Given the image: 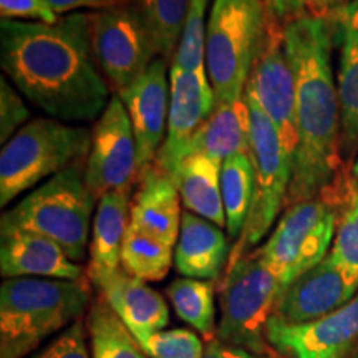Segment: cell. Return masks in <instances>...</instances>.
I'll return each instance as SVG.
<instances>
[{"label": "cell", "instance_id": "6da1fadb", "mask_svg": "<svg viewBox=\"0 0 358 358\" xmlns=\"http://www.w3.org/2000/svg\"><path fill=\"white\" fill-rule=\"evenodd\" d=\"M0 65L27 100L60 122H93L110 101L93 55L92 13L53 24L2 20Z\"/></svg>", "mask_w": 358, "mask_h": 358}, {"label": "cell", "instance_id": "7a4b0ae2", "mask_svg": "<svg viewBox=\"0 0 358 358\" xmlns=\"http://www.w3.org/2000/svg\"><path fill=\"white\" fill-rule=\"evenodd\" d=\"M334 40L335 27L329 17H306L284 27V47L295 82L299 138L285 208L320 198L342 174Z\"/></svg>", "mask_w": 358, "mask_h": 358}, {"label": "cell", "instance_id": "3957f363", "mask_svg": "<svg viewBox=\"0 0 358 358\" xmlns=\"http://www.w3.org/2000/svg\"><path fill=\"white\" fill-rule=\"evenodd\" d=\"M88 302L85 279H6L0 287V358H27L75 324Z\"/></svg>", "mask_w": 358, "mask_h": 358}, {"label": "cell", "instance_id": "277c9868", "mask_svg": "<svg viewBox=\"0 0 358 358\" xmlns=\"http://www.w3.org/2000/svg\"><path fill=\"white\" fill-rule=\"evenodd\" d=\"M92 131L55 118H34L8 140L0 153V206L19 198L64 169L87 159Z\"/></svg>", "mask_w": 358, "mask_h": 358}, {"label": "cell", "instance_id": "5b68a950", "mask_svg": "<svg viewBox=\"0 0 358 358\" xmlns=\"http://www.w3.org/2000/svg\"><path fill=\"white\" fill-rule=\"evenodd\" d=\"M95 201L85 181V169L77 163L22 198L2 214V222L48 237L78 264L90 248Z\"/></svg>", "mask_w": 358, "mask_h": 358}, {"label": "cell", "instance_id": "8992f818", "mask_svg": "<svg viewBox=\"0 0 358 358\" xmlns=\"http://www.w3.org/2000/svg\"><path fill=\"white\" fill-rule=\"evenodd\" d=\"M266 25L264 0H214L206 27V70L216 103L244 98Z\"/></svg>", "mask_w": 358, "mask_h": 358}, {"label": "cell", "instance_id": "52a82bcc", "mask_svg": "<svg viewBox=\"0 0 358 358\" xmlns=\"http://www.w3.org/2000/svg\"><path fill=\"white\" fill-rule=\"evenodd\" d=\"M284 290L285 285L256 249L226 267L216 338L268 358L272 352L267 342V324Z\"/></svg>", "mask_w": 358, "mask_h": 358}, {"label": "cell", "instance_id": "ba28073f", "mask_svg": "<svg viewBox=\"0 0 358 358\" xmlns=\"http://www.w3.org/2000/svg\"><path fill=\"white\" fill-rule=\"evenodd\" d=\"M245 100L250 111V148L256 169V191L243 232L232 245L226 267L252 252L272 229L287 201L294 171V161L282 145L274 124L249 92H245Z\"/></svg>", "mask_w": 358, "mask_h": 358}, {"label": "cell", "instance_id": "9c48e42d", "mask_svg": "<svg viewBox=\"0 0 358 358\" xmlns=\"http://www.w3.org/2000/svg\"><path fill=\"white\" fill-rule=\"evenodd\" d=\"M337 222L338 208L324 196L290 204L256 250L287 289L329 256Z\"/></svg>", "mask_w": 358, "mask_h": 358}, {"label": "cell", "instance_id": "30bf717a", "mask_svg": "<svg viewBox=\"0 0 358 358\" xmlns=\"http://www.w3.org/2000/svg\"><path fill=\"white\" fill-rule=\"evenodd\" d=\"M92 48L116 93L136 82L158 57L131 3L92 13Z\"/></svg>", "mask_w": 358, "mask_h": 358}, {"label": "cell", "instance_id": "8fae6325", "mask_svg": "<svg viewBox=\"0 0 358 358\" xmlns=\"http://www.w3.org/2000/svg\"><path fill=\"white\" fill-rule=\"evenodd\" d=\"M284 27L267 13L266 34L250 70L245 92L254 96L274 124L282 145L294 161L299 141L295 123V82L284 47Z\"/></svg>", "mask_w": 358, "mask_h": 358}, {"label": "cell", "instance_id": "7c38bea8", "mask_svg": "<svg viewBox=\"0 0 358 358\" xmlns=\"http://www.w3.org/2000/svg\"><path fill=\"white\" fill-rule=\"evenodd\" d=\"M138 174V146L131 122L123 101L113 95L92 131L85 181L95 199H100L108 192L129 191Z\"/></svg>", "mask_w": 358, "mask_h": 358}, {"label": "cell", "instance_id": "4fadbf2b", "mask_svg": "<svg viewBox=\"0 0 358 358\" xmlns=\"http://www.w3.org/2000/svg\"><path fill=\"white\" fill-rule=\"evenodd\" d=\"M267 342L289 358H347L358 348V294L319 320L287 324L271 317Z\"/></svg>", "mask_w": 358, "mask_h": 358}, {"label": "cell", "instance_id": "5bb4252c", "mask_svg": "<svg viewBox=\"0 0 358 358\" xmlns=\"http://www.w3.org/2000/svg\"><path fill=\"white\" fill-rule=\"evenodd\" d=\"M357 294L358 274L327 256L284 290L272 317L287 324L319 320L342 308Z\"/></svg>", "mask_w": 358, "mask_h": 358}, {"label": "cell", "instance_id": "9a60e30c", "mask_svg": "<svg viewBox=\"0 0 358 358\" xmlns=\"http://www.w3.org/2000/svg\"><path fill=\"white\" fill-rule=\"evenodd\" d=\"M166 64L164 58L156 57L136 82L116 93L128 111L136 138L140 171L153 163L168 129L171 85Z\"/></svg>", "mask_w": 358, "mask_h": 358}, {"label": "cell", "instance_id": "2e32d148", "mask_svg": "<svg viewBox=\"0 0 358 358\" xmlns=\"http://www.w3.org/2000/svg\"><path fill=\"white\" fill-rule=\"evenodd\" d=\"M169 98L168 129L163 146L153 163L169 176L185 158L191 138L203 127L216 105L213 87L203 83L194 73L182 70L176 64L169 69Z\"/></svg>", "mask_w": 358, "mask_h": 358}, {"label": "cell", "instance_id": "e0dca14e", "mask_svg": "<svg viewBox=\"0 0 358 358\" xmlns=\"http://www.w3.org/2000/svg\"><path fill=\"white\" fill-rule=\"evenodd\" d=\"M0 272L6 279H83V267L66 256L52 239L0 222Z\"/></svg>", "mask_w": 358, "mask_h": 358}, {"label": "cell", "instance_id": "ac0fdd59", "mask_svg": "<svg viewBox=\"0 0 358 358\" xmlns=\"http://www.w3.org/2000/svg\"><path fill=\"white\" fill-rule=\"evenodd\" d=\"M179 191L174 179L161 171L155 163L138 174V189L131 201L129 226L158 237L169 245H176L181 229Z\"/></svg>", "mask_w": 358, "mask_h": 358}, {"label": "cell", "instance_id": "d6986e66", "mask_svg": "<svg viewBox=\"0 0 358 358\" xmlns=\"http://www.w3.org/2000/svg\"><path fill=\"white\" fill-rule=\"evenodd\" d=\"M129 191H113L98 199L88 248L87 277L100 290L122 268V249L129 227Z\"/></svg>", "mask_w": 358, "mask_h": 358}, {"label": "cell", "instance_id": "ffe728a7", "mask_svg": "<svg viewBox=\"0 0 358 358\" xmlns=\"http://www.w3.org/2000/svg\"><path fill=\"white\" fill-rule=\"evenodd\" d=\"M100 292L140 343L169 324V308L163 295L123 268L101 285Z\"/></svg>", "mask_w": 358, "mask_h": 358}, {"label": "cell", "instance_id": "44dd1931", "mask_svg": "<svg viewBox=\"0 0 358 358\" xmlns=\"http://www.w3.org/2000/svg\"><path fill=\"white\" fill-rule=\"evenodd\" d=\"M229 254V241L222 227L198 214L182 213L174 245V267L179 274L191 279L217 280Z\"/></svg>", "mask_w": 358, "mask_h": 358}, {"label": "cell", "instance_id": "7402d4cb", "mask_svg": "<svg viewBox=\"0 0 358 358\" xmlns=\"http://www.w3.org/2000/svg\"><path fill=\"white\" fill-rule=\"evenodd\" d=\"M237 153L252 155L250 111L245 95L241 100L214 105L213 113L191 138L185 158L204 155L222 164L224 159Z\"/></svg>", "mask_w": 358, "mask_h": 358}, {"label": "cell", "instance_id": "603a6c76", "mask_svg": "<svg viewBox=\"0 0 358 358\" xmlns=\"http://www.w3.org/2000/svg\"><path fill=\"white\" fill-rule=\"evenodd\" d=\"M171 178L186 211L226 227L221 191V164L204 155H191L178 164Z\"/></svg>", "mask_w": 358, "mask_h": 358}, {"label": "cell", "instance_id": "cb8c5ba5", "mask_svg": "<svg viewBox=\"0 0 358 358\" xmlns=\"http://www.w3.org/2000/svg\"><path fill=\"white\" fill-rule=\"evenodd\" d=\"M221 191L226 229L231 239H239L248 219L256 191V169L252 155L237 153L224 159L221 164Z\"/></svg>", "mask_w": 358, "mask_h": 358}, {"label": "cell", "instance_id": "d4e9b609", "mask_svg": "<svg viewBox=\"0 0 358 358\" xmlns=\"http://www.w3.org/2000/svg\"><path fill=\"white\" fill-rule=\"evenodd\" d=\"M131 6L145 25L156 55L173 62L191 0H133Z\"/></svg>", "mask_w": 358, "mask_h": 358}, {"label": "cell", "instance_id": "484cf974", "mask_svg": "<svg viewBox=\"0 0 358 358\" xmlns=\"http://www.w3.org/2000/svg\"><path fill=\"white\" fill-rule=\"evenodd\" d=\"M87 332L92 358H150L103 297L90 307Z\"/></svg>", "mask_w": 358, "mask_h": 358}, {"label": "cell", "instance_id": "4316f807", "mask_svg": "<svg viewBox=\"0 0 358 358\" xmlns=\"http://www.w3.org/2000/svg\"><path fill=\"white\" fill-rule=\"evenodd\" d=\"M214 290V280L191 277H179L166 289V295L176 315L203 335L206 342L217 337Z\"/></svg>", "mask_w": 358, "mask_h": 358}, {"label": "cell", "instance_id": "83f0119b", "mask_svg": "<svg viewBox=\"0 0 358 358\" xmlns=\"http://www.w3.org/2000/svg\"><path fill=\"white\" fill-rule=\"evenodd\" d=\"M334 25V24H332ZM340 45L337 92L340 103L342 134L348 146L358 145V32L337 30Z\"/></svg>", "mask_w": 358, "mask_h": 358}, {"label": "cell", "instance_id": "f1b7e54d", "mask_svg": "<svg viewBox=\"0 0 358 358\" xmlns=\"http://www.w3.org/2000/svg\"><path fill=\"white\" fill-rule=\"evenodd\" d=\"M174 264V248L129 226L122 249V268L145 282H159Z\"/></svg>", "mask_w": 358, "mask_h": 358}, {"label": "cell", "instance_id": "f546056e", "mask_svg": "<svg viewBox=\"0 0 358 358\" xmlns=\"http://www.w3.org/2000/svg\"><path fill=\"white\" fill-rule=\"evenodd\" d=\"M209 0H191L189 13L182 29L176 55L171 64H176L182 70L194 73L203 83H209L206 70V10ZM211 85V83H209Z\"/></svg>", "mask_w": 358, "mask_h": 358}, {"label": "cell", "instance_id": "4dcf8cb0", "mask_svg": "<svg viewBox=\"0 0 358 358\" xmlns=\"http://www.w3.org/2000/svg\"><path fill=\"white\" fill-rule=\"evenodd\" d=\"M329 256L358 274V191L353 185L340 206L337 231Z\"/></svg>", "mask_w": 358, "mask_h": 358}, {"label": "cell", "instance_id": "1f68e13d", "mask_svg": "<svg viewBox=\"0 0 358 358\" xmlns=\"http://www.w3.org/2000/svg\"><path fill=\"white\" fill-rule=\"evenodd\" d=\"M150 358H203L204 343L186 329L161 330L140 343Z\"/></svg>", "mask_w": 358, "mask_h": 358}, {"label": "cell", "instance_id": "d6a6232c", "mask_svg": "<svg viewBox=\"0 0 358 358\" xmlns=\"http://www.w3.org/2000/svg\"><path fill=\"white\" fill-rule=\"evenodd\" d=\"M348 0H264L267 13L282 25L306 19V17H329Z\"/></svg>", "mask_w": 358, "mask_h": 358}, {"label": "cell", "instance_id": "836d02e7", "mask_svg": "<svg viewBox=\"0 0 358 358\" xmlns=\"http://www.w3.org/2000/svg\"><path fill=\"white\" fill-rule=\"evenodd\" d=\"M29 115L30 111L25 106L20 92L13 88L3 75L0 78V141L3 145L24 127Z\"/></svg>", "mask_w": 358, "mask_h": 358}, {"label": "cell", "instance_id": "e575fe53", "mask_svg": "<svg viewBox=\"0 0 358 358\" xmlns=\"http://www.w3.org/2000/svg\"><path fill=\"white\" fill-rule=\"evenodd\" d=\"M27 358H92L87 345V332L83 322L77 320L64 330L47 347L40 348Z\"/></svg>", "mask_w": 358, "mask_h": 358}, {"label": "cell", "instance_id": "d590c367", "mask_svg": "<svg viewBox=\"0 0 358 358\" xmlns=\"http://www.w3.org/2000/svg\"><path fill=\"white\" fill-rule=\"evenodd\" d=\"M0 15L2 20L42 22V24H53L60 19L45 0H0Z\"/></svg>", "mask_w": 358, "mask_h": 358}, {"label": "cell", "instance_id": "8d00e7d4", "mask_svg": "<svg viewBox=\"0 0 358 358\" xmlns=\"http://www.w3.org/2000/svg\"><path fill=\"white\" fill-rule=\"evenodd\" d=\"M45 2L52 7V10L58 17L75 13L82 10V8H100V10H106V8L122 7L131 3L129 0H45Z\"/></svg>", "mask_w": 358, "mask_h": 358}, {"label": "cell", "instance_id": "74e56055", "mask_svg": "<svg viewBox=\"0 0 358 358\" xmlns=\"http://www.w3.org/2000/svg\"><path fill=\"white\" fill-rule=\"evenodd\" d=\"M203 358H264V357H259L256 353L245 350V348L229 345V343H224L219 338H214V340H209V342H206Z\"/></svg>", "mask_w": 358, "mask_h": 358}, {"label": "cell", "instance_id": "f35d334b", "mask_svg": "<svg viewBox=\"0 0 358 358\" xmlns=\"http://www.w3.org/2000/svg\"><path fill=\"white\" fill-rule=\"evenodd\" d=\"M329 20L337 30H353L358 32V0H348L334 13H330Z\"/></svg>", "mask_w": 358, "mask_h": 358}, {"label": "cell", "instance_id": "ab89813d", "mask_svg": "<svg viewBox=\"0 0 358 358\" xmlns=\"http://www.w3.org/2000/svg\"><path fill=\"white\" fill-rule=\"evenodd\" d=\"M352 171H353V176H355V181H357V185H358V158H357V161H355V164H353Z\"/></svg>", "mask_w": 358, "mask_h": 358}, {"label": "cell", "instance_id": "60d3db41", "mask_svg": "<svg viewBox=\"0 0 358 358\" xmlns=\"http://www.w3.org/2000/svg\"><path fill=\"white\" fill-rule=\"evenodd\" d=\"M353 358H358V348L355 350V353H353Z\"/></svg>", "mask_w": 358, "mask_h": 358}]
</instances>
